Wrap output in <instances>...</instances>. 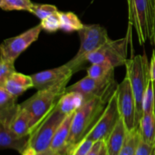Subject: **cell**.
<instances>
[{
  "instance_id": "d6a6232c",
  "label": "cell",
  "mask_w": 155,
  "mask_h": 155,
  "mask_svg": "<svg viewBox=\"0 0 155 155\" xmlns=\"http://www.w3.org/2000/svg\"><path fill=\"white\" fill-rule=\"evenodd\" d=\"M103 142L104 141H98V142H95L94 143V145H92L90 151L88 152V154L86 155H99Z\"/></svg>"
},
{
  "instance_id": "484cf974",
  "label": "cell",
  "mask_w": 155,
  "mask_h": 155,
  "mask_svg": "<svg viewBox=\"0 0 155 155\" xmlns=\"http://www.w3.org/2000/svg\"><path fill=\"white\" fill-rule=\"evenodd\" d=\"M60 12V11H59ZM59 12L55 14L47 17L43 20H41L39 23L42 30L48 33H54L61 30V20L59 16Z\"/></svg>"
},
{
  "instance_id": "5bb4252c",
  "label": "cell",
  "mask_w": 155,
  "mask_h": 155,
  "mask_svg": "<svg viewBox=\"0 0 155 155\" xmlns=\"http://www.w3.org/2000/svg\"><path fill=\"white\" fill-rule=\"evenodd\" d=\"M0 86L5 88L13 96L18 98L26 91L33 87V81L31 76L25 75L16 71Z\"/></svg>"
},
{
  "instance_id": "83f0119b",
  "label": "cell",
  "mask_w": 155,
  "mask_h": 155,
  "mask_svg": "<svg viewBox=\"0 0 155 155\" xmlns=\"http://www.w3.org/2000/svg\"><path fill=\"white\" fill-rule=\"evenodd\" d=\"M149 111H154V86L151 79L147 86L143 98V113Z\"/></svg>"
},
{
  "instance_id": "7a4b0ae2",
  "label": "cell",
  "mask_w": 155,
  "mask_h": 155,
  "mask_svg": "<svg viewBox=\"0 0 155 155\" xmlns=\"http://www.w3.org/2000/svg\"><path fill=\"white\" fill-rule=\"evenodd\" d=\"M126 77L129 79L136 99V126L139 127L143 115V98L150 81V66L145 54H137L128 59L125 64Z\"/></svg>"
},
{
  "instance_id": "8992f818",
  "label": "cell",
  "mask_w": 155,
  "mask_h": 155,
  "mask_svg": "<svg viewBox=\"0 0 155 155\" xmlns=\"http://www.w3.org/2000/svg\"><path fill=\"white\" fill-rule=\"evenodd\" d=\"M129 23L135 29L140 45L150 40L153 15V0H127Z\"/></svg>"
},
{
  "instance_id": "e575fe53",
  "label": "cell",
  "mask_w": 155,
  "mask_h": 155,
  "mask_svg": "<svg viewBox=\"0 0 155 155\" xmlns=\"http://www.w3.org/2000/svg\"><path fill=\"white\" fill-rule=\"evenodd\" d=\"M151 155H155V148H154V151H153V152H152V154H151Z\"/></svg>"
},
{
  "instance_id": "ffe728a7",
  "label": "cell",
  "mask_w": 155,
  "mask_h": 155,
  "mask_svg": "<svg viewBox=\"0 0 155 155\" xmlns=\"http://www.w3.org/2000/svg\"><path fill=\"white\" fill-rule=\"evenodd\" d=\"M141 138L144 142L155 146V113L144 112L139 126Z\"/></svg>"
},
{
  "instance_id": "277c9868",
  "label": "cell",
  "mask_w": 155,
  "mask_h": 155,
  "mask_svg": "<svg viewBox=\"0 0 155 155\" xmlns=\"http://www.w3.org/2000/svg\"><path fill=\"white\" fill-rule=\"evenodd\" d=\"M68 82H64L52 87L37 90L34 95L20 104L21 107L30 114L33 121V129L57 104L62 95L66 92Z\"/></svg>"
},
{
  "instance_id": "f1b7e54d",
  "label": "cell",
  "mask_w": 155,
  "mask_h": 155,
  "mask_svg": "<svg viewBox=\"0 0 155 155\" xmlns=\"http://www.w3.org/2000/svg\"><path fill=\"white\" fill-rule=\"evenodd\" d=\"M95 142L84 138L81 142H79L74 148L71 151L68 155H86L90 149L92 148V145H94Z\"/></svg>"
},
{
  "instance_id": "9a60e30c",
  "label": "cell",
  "mask_w": 155,
  "mask_h": 155,
  "mask_svg": "<svg viewBox=\"0 0 155 155\" xmlns=\"http://www.w3.org/2000/svg\"><path fill=\"white\" fill-rule=\"evenodd\" d=\"M18 98L13 96L5 88L0 86V124L9 125L19 108Z\"/></svg>"
},
{
  "instance_id": "7c38bea8",
  "label": "cell",
  "mask_w": 155,
  "mask_h": 155,
  "mask_svg": "<svg viewBox=\"0 0 155 155\" xmlns=\"http://www.w3.org/2000/svg\"><path fill=\"white\" fill-rule=\"evenodd\" d=\"M74 71L67 64L53 69L40 71L31 75L33 88L37 90L57 86L60 83L70 81Z\"/></svg>"
},
{
  "instance_id": "d6986e66",
  "label": "cell",
  "mask_w": 155,
  "mask_h": 155,
  "mask_svg": "<svg viewBox=\"0 0 155 155\" xmlns=\"http://www.w3.org/2000/svg\"><path fill=\"white\" fill-rule=\"evenodd\" d=\"M86 100L84 95L80 92H66L57 103V107L62 114L68 115L75 113L82 107Z\"/></svg>"
},
{
  "instance_id": "1f68e13d",
  "label": "cell",
  "mask_w": 155,
  "mask_h": 155,
  "mask_svg": "<svg viewBox=\"0 0 155 155\" xmlns=\"http://www.w3.org/2000/svg\"><path fill=\"white\" fill-rule=\"evenodd\" d=\"M150 66V77L152 82L155 83V46H154L151 54V61L149 62Z\"/></svg>"
},
{
  "instance_id": "9c48e42d",
  "label": "cell",
  "mask_w": 155,
  "mask_h": 155,
  "mask_svg": "<svg viewBox=\"0 0 155 155\" xmlns=\"http://www.w3.org/2000/svg\"><path fill=\"white\" fill-rule=\"evenodd\" d=\"M127 37L112 40L110 39L101 48L86 56L90 64L108 61L114 67L125 66L127 61Z\"/></svg>"
},
{
  "instance_id": "f546056e",
  "label": "cell",
  "mask_w": 155,
  "mask_h": 155,
  "mask_svg": "<svg viewBox=\"0 0 155 155\" xmlns=\"http://www.w3.org/2000/svg\"><path fill=\"white\" fill-rule=\"evenodd\" d=\"M155 146L149 145L147 142H144L141 139L139 145L138 146L137 151H136V155H151L153 151H154Z\"/></svg>"
},
{
  "instance_id": "8fae6325",
  "label": "cell",
  "mask_w": 155,
  "mask_h": 155,
  "mask_svg": "<svg viewBox=\"0 0 155 155\" xmlns=\"http://www.w3.org/2000/svg\"><path fill=\"white\" fill-rule=\"evenodd\" d=\"M120 114L128 131L137 128L136 126V104L129 79L127 77L116 89Z\"/></svg>"
},
{
  "instance_id": "e0dca14e",
  "label": "cell",
  "mask_w": 155,
  "mask_h": 155,
  "mask_svg": "<svg viewBox=\"0 0 155 155\" xmlns=\"http://www.w3.org/2000/svg\"><path fill=\"white\" fill-rule=\"evenodd\" d=\"M127 133L128 130L120 117L110 136L104 141L109 155H119L125 142Z\"/></svg>"
},
{
  "instance_id": "4dcf8cb0",
  "label": "cell",
  "mask_w": 155,
  "mask_h": 155,
  "mask_svg": "<svg viewBox=\"0 0 155 155\" xmlns=\"http://www.w3.org/2000/svg\"><path fill=\"white\" fill-rule=\"evenodd\" d=\"M22 155H64L63 154H61V152L59 151H54V150L49 149L48 150H45V151H35L34 149H33L32 148H27L25 151L24 152V154Z\"/></svg>"
},
{
  "instance_id": "5b68a950",
  "label": "cell",
  "mask_w": 155,
  "mask_h": 155,
  "mask_svg": "<svg viewBox=\"0 0 155 155\" xmlns=\"http://www.w3.org/2000/svg\"><path fill=\"white\" fill-rule=\"evenodd\" d=\"M65 117L56 104L31 132L29 147L36 151L49 149L54 134Z\"/></svg>"
},
{
  "instance_id": "ba28073f",
  "label": "cell",
  "mask_w": 155,
  "mask_h": 155,
  "mask_svg": "<svg viewBox=\"0 0 155 155\" xmlns=\"http://www.w3.org/2000/svg\"><path fill=\"white\" fill-rule=\"evenodd\" d=\"M116 91L109 99L104 111L85 138L93 142L105 141L120 119Z\"/></svg>"
},
{
  "instance_id": "2e32d148",
  "label": "cell",
  "mask_w": 155,
  "mask_h": 155,
  "mask_svg": "<svg viewBox=\"0 0 155 155\" xmlns=\"http://www.w3.org/2000/svg\"><path fill=\"white\" fill-rule=\"evenodd\" d=\"M74 114L66 115L64 120L58 128L50 147L51 149L59 151L64 155H66L67 144L71 134V124Z\"/></svg>"
},
{
  "instance_id": "836d02e7",
  "label": "cell",
  "mask_w": 155,
  "mask_h": 155,
  "mask_svg": "<svg viewBox=\"0 0 155 155\" xmlns=\"http://www.w3.org/2000/svg\"><path fill=\"white\" fill-rule=\"evenodd\" d=\"M99 155H109L108 154V152H107V148H106L105 142H103L102 145H101V151H100Z\"/></svg>"
},
{
  "instance_id": "52a82bcc",
  "label": "cell",
  "mask_w": 155,
  "mask_h": 155,
  "mask_svg": "<svg viewBox=\"0 0 155 155\" xmlns=\"http://www.w3.org/2000/svg\"><path fill=\"white\" fill-rule=\"evenodd\" d=\"M117 85L113 72L103 79H94L86 76L74 84L67 86L66 92H78L83 94L86 99L98 97L108 102Z\"/></svg>"
},
{
  "instance_id": "7402d4cb",
  "label": "cell",
  "mask_w": 155,
  "mask_h": 155,
  "mask_svg": "<svg viewBox=\"0 0 155 155\" xmlns=\"http://www.w3.org/2000/svg\"><path fill=\"white\" fill-rule=\"evenodd\" d=\"M141 135L139 127L128 131L123 148L119 155H136L138 146L141 141Z\"/></svg>"
},
{
  "instance_id": "603a6c76",
  "label": "cell",
  "mask_w": 155,
  "mask_h": 155,
  "mask_svg": "<svg viewBox=\"0 0 155 155\" xmlns=\"http://www.w3.org/2000/svg\"><path fill=\"white\" fill-rule=\"evenodd\" d=\"M115 68L108 61L91 64L87 68V76L94 79H103L107 77L113 72Z\"/></svg>"
},
{
  "instance_id": "4fadbf2b",
  "label": "cell",
  "mask_w": 155,
  "mask_h": 155,
  "mask_svg": "<svg viewBox=\"0 0 155 155\" xmlns=\"http://www.w3.org/2000/svg\"><path fill=\"white\" fill-rule=\"evenodd\" d=\"M30 136L15 134L8 125L0 124V147L2 149H12L22 155L29 147Z\"/></svg>"
},
{
  "instance_id": "6da1fadb",
  "label": "cell",
  "mask_w": 155,
  "mask_h": 155,
  "mask_svg": "<svg viewBox=\"0 0 155 155\" xmlns=\"http://www.w3.org/2000/svg\"><path fill=\"white\" fill-rule=\"evenodd\" d=\"M107 101L98 98H88L73 117L70 137L66 148V155L86 136L104 111Z\"/></svg>"
},
{
  "instance_id": "ac0fdd59",
  "label": "cell",
  "mask_w": 155,
  "mask_h": 155,
  "mask_svg": "<svg viewBox=\"0 0 155 155\" xmlns=\"http://www.w3.org/2000/svg\"><path fill=\"white\" fill-rule=\"evenodd\" d=\"M8 126L15 134L20 136H30L33 129V121L30 114L20 105Z\"/></svg>"
},
{
  "instance_id": "44dd1931",
  "label": "cell",
  "mask_w": 155,
  "mask_h": 155,
  "mask_svg": "<svg viewBox=\"0 0 155 155\" xmlns=\"http://www.w3.org/2000/svg\"><path fill=\"white\" fill-rule=\"evenodd\" d=\"M59 16L61 20V30L66 33L80 31L85 25L74 12H59Z\"/></svg>"
},
{
  "instance_id": "30bf717a",
  "label": "cell",
  "mask_w": 155,
  "mask_h": 155,
  "mask_svg": "<svg viewBox=\"0 0 155 155\" xmlns=\"http://www.w3.org/2000/svg\"><path fill=\"white\" fill-rule=\"evenodd\" d=\"M42 30L40 24H38L18 36L5 39L0 45V57L15 61L28 47L37 40Z\"/></svg>"
},
{
  "instance_id": "d4e9b609",
  "label": "cell",
  "mask_w": 155,
  "mask_h": 155,
  "mask_svg": "<svg viewBox=\"0 0 155 155\" xmlns=\"http://www.w3.org/2000/svg\"><path fill=\"white\" fill-rule=\"evenodd\" d=\"M55 5L50 4H35L33 3L30 12L40 20H43L50 15L58 12Z\"/></svg>"
},
{
  "instance_id": "3957f363",
  "label": "cell",
  "mask_w": 155,
  "mask_h": 155,
  "mask_svg": "<svg viewBox=\"0 0 155 155\" xmlns=\"http://www.w3.org/2000/svg\"><path fill=\"white\" fill-rule=\"evenodd\" d=\"M80 46L76 55L67 62L74 73L83 69L87 62L86 56L101 48L110 40L107 30L99 24H85L78 31Z\"/></svg>"
},
{
  "instance_id": "cb8c5ba5",
  "label": "cell",
  "mask_w": 155,
  "mask_h": 155,
  "mask_svg": "<svg viewBox=\"0 0 155 155\" xmlns=\"http://www.w3.org/2000/svg\"><path fill=\"white\" fill-rule=\"evenodd\" d=\"M33 5L31 0H0V8L6 12L26 11L30 12Z\"/></svg>"
},
{
  "instance_id": "4316f807",
  "label": "cell",
  "mask_w": 155,
  "mask_h": 155,
  "mask_svg": "<svg viewBox=\"0 0 155 155\" xmlns=\"http://www.w3.org/2000/svg\"><path fill=\"white\" fill-rule=\"evenodd\" d=\"M15 72V61L0 57V86Z\"/></svg>"
}]
</instances>
